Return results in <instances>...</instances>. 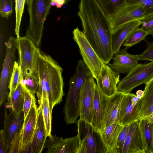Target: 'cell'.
<instances>
[{
	"mask_svg": "<svg viewBox=\"0 0 153 153\" xmlns=\"http://www.w3.org/2000/svg\"><path fill=\"white\" fill-rule=\"evenodd\" d=\"M77 15L87 40L104 64L113 58L112 33L109 18L97 0H80Z\"/></svg>",
	"mask_w": 153,
	"mask_h": 153,
	"instance_id": "6da1fadb",
	"label": "cell"
},
{
	"mask_svg": "<svg viewBox=\"0 0 153 153\" xmlns=\"http://www.w3.org/2000/svg\"><path fill=\"white\" fill-rule=\"evenodd\" d=\"M38 71L39 89L37 96L39 100L42 97L47 99L52 113L54 107L61 102L65 94L63 69L50 56L41 53L38 59Z\"/></svg>",
	"mask_w": 153,
	"mask_h": 153,
	"instance_id": "7a4b0ae2",
	"label": "cell"
},
{
	"mask_svg": "<svg viewBox=\"0 0 153 153\" xmlns=\"http://www.w3.org/2000/svg\"><path fill=\"white\" fill-rule=\"evenodd\" d=\"M51 0H29L27 4L29 25L26 36L38 47L40 45L45 21L52 6Z\"/></svg>",
	"mask_w": 153,
	"mask_h": 153,
	"instance_id": "3957f363",
	"label": "cell"
},
{
	"mask_svg": "<svg viewBox=\"0 0 153 153\" xmlns=\"http://www.w3.org/2000/svg\"><path fill=\"white\" fill-rule=\"evenodd\" d=\"M77 124L80 146L79 153H109L103 142L100 132L91 123L79 119Z\"/></svg>",
	"mask_w": 153,
	"mask_h": 153,
	"instance_id": "277c9868",
	"label": "cell"
},
{
	"mask_svg": "<svg viewBox=\"0 0 153 153\" xmlns=\"http://www.w3.org/2000/svg\"><path fill=\"white\" fill-rule=\"evenodd\" d=\"M17 48L23 78L27 75L38 72V59L41 54L38 47L25 36L17 38Z\"/></svg>",
	"mask_w": 153,
	"mask_h": 153,
	"instance_id": "5b68a950",
	"label": "cell"
},
{
	"mask_svg": "<svg viewBox=\"0 0 153 153\" xmlns=\"http://www.w3.org/2000/svg\"><path fill=\"white\" fill-rule=\"evenodd\" d=\"M85 82V79L80 75L74 76L70 79L63 110L67 125L77 123L80 115L81 90Z\"/></svg>",
	"mask_w": 153,
	"mask_h": 153,
	"instance_id": "8992f818",
	"label": "cell"
},
{
	"mask_svg": "<svg viewBox=\"0 0 153 153\" xmlns=\"http://www.w3.org/2000/svg\"><path fill=\"white\" fill-rule=\"evenodd\" d=\"M73 34V39L78 46L83 62L96 80L105 64L89 43L83 31L76 27L74 30Z\"/></svg>",
	"mask_w": 153,
	"mask_h": 153,
	"instance_id": "52a82bcc",
	"label": "cell"
},
{
	"mask_svg": "<svg viewBox=\"0 0 153 153\" xmlns=\"http://www.w3.org/2000/svg\"><path fill=\"white\" fill-rule=\"evenodd\" d=\"M144 93V91L139 90L136 94L125 93L119 114L118 122L120 124L125 126L140 119Z\"/></svg>",
	"mask_w": 153,
	"mask_h": 153,
	"instance_id": "ba28073f",
	"label": "cell"
},
{
	"mask_svg": "<svg viewBox=\"0 0 153 153\" xmlns=\"http://www.w3.org/2000/svg\"><path fill=\"white\" fill-rule=\"evenodd\" d=\"M153 77V62L140 64L124 77L118 84V91L130 93L134 88L145 84Z\"/></svg>",
	"mask_w": 153,
	"mask_h": 153,
	"instance_id": "9c48e42d",
	"label": "cell"
},
{
	"mask_svg": "<svg viewBox=\"0 0 153 153\" xmlns=\"http://www.w3.org/2000/svg\"><path fill=\"white\" fill-rule=\"evenodd\" d=\"M146 16L145 10L141 6L126 1L109 18L112 34L125 24Z\"/></svg>",
	"mask_w": 153,
	"mask_h": 153,
	"instance_id": "30bf717a",
	"label": "cell"
},
{
	"mask_svg": "<svg viewBox=\"0 0 153 153\" xmlns=\"http://www.w3.org/2000/svg\"><path fill=\"white\" fill-rule=\"evenodd\" d=\"M6 53L0 79V105L5 101L7 94V84L10 71L15 62L17 38L10 37L6 43Z\"/></svg>",
	"mask_w": 153,
	"mask_h": 153,
	"instance_id": "8fae6325",
	"label": "cell"
},
{
	"mask_svg": "<svg viewBox=\"0 0 153 153\" xmlns=\"http://www.w3.org/2000/svg\"><path fill=\"white\" fill-rule=\"evenodd\" d=\"M147 150V145L140 119L130 124L122 153H146Z\"/></svg>",
	"mask_w": 153,
	"mask_h": 153,
	"instance_id": "7c38bea8",
	"label": "cell"
},
{
	"mask_svg": "<svg viewBox=\"0 0 153 153\" xmlns=\"http://www.w3.org/2000/svg\"><path fill=\"white\" fill-rule=\"evenodd\" d=\"M48 137L44 147L47 149L46 153H79L80 146L77 135L65 139L56 134Z\"/></svg>",
	"mask_w": 153,
	"mask_h": 153,
	"instance_id": "4fadbf2b",
	"label": "cell"
},
{
	"mask_svg": "<svg viewBox=\"0 0 153 153\" xmlns=\"http://www.w3.org/2000/svg\"><path fill=\"white\" fill-rule=\"evenodd\" d=\"M91 76L82 86L81 93L79 118L91 123L94 90L97 84Z\"/></svg>",
	"mask_w": 153,
	"mask_h": 153,
	"instance_id": "5bb4252c",
	"label": "cell"
},
{
	"mask_svg": "<svg viewBox=\"0 0 153 153\" xmlns=\"http://www.w3.org/2000/svg\"><path fill=\"white\" fill-rule=\"evenodd\" d=\"M109 97L103 94L97 85L94 94L91 124L100 132L105 127V114Z\"/></svg>",
	"mask_w": 153,
	"mask_h": 153,
	"instance_id": "9a60e30c",
	"label": "cell"
},
{
	"mask_svg": "<svg viewBox=\"0 0 153 153\" xmlns=\"http://www.w3.org/2000/svg\"><path fill=\"white\" fill-rule=\"evenodd\" d=\"M120 75L107 64L102 66L96 80L97 85L105 95L110 97L118 91L117 85L120 82Z\"/></svg>",
	"mask_w": 153,
	"mask_h": 153,
	"instance_id": "2e32d148",
	"label": "cell"
},
{
	"mask_svg": "<svg viewBox=\"0 0 153 153\" xmlns=\"http://www.w3.org/2000/svg\"><path fill=\"white\" fill-rule=\"evenodd\" d=\"M38 108L36 100L24 120L20 153L30 152L37 120Z\"/></svg>",
	"mask_w": 153,
	"mask_h": 153,
	"instance_id": "e0dca14e",
	"label": "cell"
},
{
	"mask_svg": "<svg viewBox=\"0 0 153 153\" xmlns=\"http://www.w3.org/2000/svg\"><path fill=\"white\" fill-rule=\"evenodd\" d=\"M127 49L125 48L120 49L114 55L112 62L108 64L113 70L119 74H128L140 64L137 55L128 53Z\"/></svg>",
	"mask_w": 153,
	"mask_h": 153,
	"instance_id": "ac0fdd59",
	"label": "cell"
},
{
	"mask_svg": "<svg viewBox=\"0 0 153 153\" xmlns=\"http://www.w3.org/2000/svg\"><path fill=\"white\" fill-rule=\"evenodd\" d=\"M25 120L23 111L18 115H16L11 110L9 114L4 108V125L3 129L8 146L12 140L22 127Z\"/></svg>",
	"mask_w": 153,
	"mask_h": 153,
	"instance_id": "d6986e66",
	"label": "cell"
},
{
	"mask_svg": "<svg viewBox=\"0 0 153 153\" xmlns=\"http://www.w3.org/2000/svg\"><path fill=\"white\" fill-rule=\"evenodd\" d=\"M47 137L42 110L39 105L38 108L37 120L30 153H41L44 148V145Z\"/></svg>",
	"mask_w": 153,
	"mask_h": 153,
	"instance_id": "ffe728a7",
	"label": "cell"
},
{
	"mask_svg": "<svg viewBox=\"0 0 153 153\" xmlns=\"http://www.w3.org/2000/svg\"><path fill=\"white\" fill-rule=\"evenodd\" d=\"M141 25L140 20H134L125 24L112 34L111 47L114 55L119 51L130 34Z\"/></svg>",
	"mask_w": 153,
	"mask_h": 153,
	"instance_id": "44dd1931",
	"label": "cell"
},
{
	"mask_svg": "<svg viewBox=\"0 0 153 153\" xmlns=\"http://www.w3.org/2000/svg\"><path fill=\"white\" fill-rule=\"evenodd\" d=\"M124 127L118 122H115L105 127L100 132L103 142L109 153H116L118 137Z\"/></svg>",
	"mask_w": 153,
	"mask_h": 153,
	"instance_id": "7402d4cb",
	"label": "cell"
},
{
	"mask_svg": "<svg viewBox=\"0 0 153 153\" xmlns=\"http://www.w3.org/2000/svg\"><path fill=\"white\" fill-rule=\"evenodd\" d=\"M125 93L118 91L109 97L105 114V127L118 122L120 111Z\"/></svg>",
	"mask_w": 153,
	"mask_h": 153,
	"instance_id": "603a6c76",
	"label": "cell"
},
{
	"mask_svg": "<svg viewBox=\"0 0 153 153\" xmlns=\"http://www.w3.org/2000/svg\"><path fill=\"white\" fill-rule=\"evenodd\" d=\"M6 106L10 108L16 116L23 111L24 100V89L20 83L17 88L9 93Z\"/></svg>",
	"mask_w": 153,
	"mask_h": 153,
	"instance_id": "cb8c5ba5",
	"label": "cell"
},
{
	"mask_svg": "<svg viewBox=\"0 0 153 153\" xmlns=\"http://www.w3.org/2000/svg\"><path fill=\"white\" fill-rule=\"evenodd\" d=\"M20 83L31 93L37 94L39 89V79L38 72L27 75L23 78L21 75Z\"/></svg>",
	"mask_w": 153,
	"mask_h": 153,
	"instance_id": "d4e9b609",
	"label": "cell"
},
{
	"mask_svg": "<svg viewBox=\"0 0 153 153\" xmlns=\"http://www.w3.org/2000/svg\"><path fill=\"white\" fill-rule=\"evenodd\" d=\"M109 18L126 1V0H97Z\"/></svg>",
	"mask_w": 153,
	"mask_h": 153,
	"instance_id": "484cf974",
	"label": "cell"
},
{
	"mask_svg": "<svg viewBox=\"0 0 153 153\" xmlns=\"http://www.w3.org/2000/svg\"><path fill=\"white\" fill-rule=\"evenodd\" d=\"M44 120L48 137L51 135L52 113L50 109L49 102L46 98L42 97L38 100Z\"/></svg>",
	"mask_w": 153,
	"mask_h": 153,
	"instance_id": "4316f807",
	"label": "cell"
},
{
	"mask_svg": "<svg viewBox=\"0 0 153 153\" xmlns=\"http://www.w3.org/2000/svg\"><path fill=\"white\" fill-rule=\"evenodd\" d=\"M140 119L147 145L146 153H153V123L146 119Z\"/></svg>",
	"mask_w": 153,
	"mask_h": 153,
	"instance_id": "83f0119b",
	"label": "cell"
},
{
	"mask_svg": "<svg viewBox=\"0 0 153 153\" xmlns=\"http://www.w3.org/2000/svg\"><path fill=\"white\" fill-rule=\"evenodd\" d=\"M148 35L146 31L139 27L130 34L123 45L128 48L143 40Z\"/></svg>",
	"mask_w": 153,
	"mask_h": 153,
	"instance_id": "f1b7e54d",
	"label": "cell"
},
{
	"mask_svg": "<svg viewBox=\"0 0 153 153\" xmlns=\"http://www.w3.org/2000/svg\"><path fill=\"white\" fill-rule=\"evenodd\" d=\"M145 84L144 93L142 98V115L153 104V77Z\"/></svg>",
	"mask_w": 153,
	"mask_h": 153,
	"instance_id": "f546056e",
	"label": "cell"
},
{
	"mask_svg": "<svg viewBox=\"0 0 153 153\" xmlns=\"http://www.w3.org/2000/svg\"><path fill=\"white\" fill-rule=\"evenodd\" d=\"M22 75L20 67L18 63L15 61L12 70L8 88L10 91L9 93L14 90L20 83Z\"/></svg>",
	"mask_w": 153,
	"mask_h": 153,
	"instance_id": "4dcf8cb0",
	"label": "cell"
},
{
	"mask_svg": "<svg viewBox=\"0 0 153 153\" xmlns=\"http://www.w3.org/2000/svg\"><path fill=\"white\" fill-rule=\"evenodd\" d=\"M15 1L16 16L15 32L17 38H18L20 37V27L26 0H15Z\"/></svg>",
	"mask_w": 153,
	"mask_h": 153,
	"instance_id": "1f68e13d",
	"label": "cell"
},
{
	"mask_svg": "<svg viewBox=\"0 0 153 153\" xmlns=\"http://www.w3.org/2000/svg\"><path fill=\"white\" fill-rule=\"evenodd\" d=\"M23 87L24 89V100L23 111L25 119L30 110L33 102L36 100V99L35 97V94L32 93L25 87Z\"/></svg>",
	"mask_w": 153,
	"mask_h": 153,
	"instance_id": "d6a6232c",
	"label": "cell"
},
{
	"mask_svg": "<svg viewBox=\"0 0 153 153\" xmlns=\"http://www.w3.org/2000/svg\"><path fill=\"white\" fill-rule=\"evenodd\" d=\"M13 0H0V15L1 17L8 18L13 11Z\"/></svg>",
	"mask_w": 153,
	"mask_h": 153,
	"instance_id": "836d02e7",
	"label": "cell"
},
{
	"mask_svg": "<svg viewBox=\"0 0 153 153\" xmlns=\"http://www.w3.org/2000/svg\"><path fill=\"white\" fill-rule=\"evenodd\" d=\"M22 132V128L11 142L8 153H20Z\"/></svg>",
	"mask_w": 153,
	"mask_h": 153,
	"instance_id": "e575fe53",
	"label": "cell"
},
{
	"mask_svg": "<svg viewBox=\"0 0 153 153\" xmlns=\"http://www.w3.org/2000/svg\"><path fill=\"white\" fill-rule=\"evenodd\" d=\"M126 2L141 6L145 10L147 16L153 14V0H126Z\"/></svg>",
	"mask_w": 153,
	"mask_h": 153,
	"instance_id": "d590c367",
	"label": "cell"
},
{
	"mask_svg": "<svg viewBox=\"0 0 153 153\" xmlns=\"http://www.w3.org/2000/svg\"><path fill=\"white\" fill-rule=\"evenodd\" d=\"M146 50L137 55L139 61L147 60L153 62V41L148 42Z\"/></svg>",
	"mask_w": 153,
	"mask_h": 153,
	"instance_id": "8d00e7d4",
	"label": "cell"
},
{
	"mask_svg": "<svg viewBox=\"0 0 153 153\" xmlns=\"http://www.w3.org/2000/svg\"><path fill=\"white\" fill-rule=\"evenodd\" d=\"M141 28L146 31L148 35L153 36V14L146 16L140 20Z\"/></svg>",
	"mask_w": 153,
	"mask_h": 153,
	"instance_id": "74e56055",
	"label": "cell"
},
{
	"mask_svg": "<svg viewBox=\"0 0 153 153\" xmlns=\"http://www.w3.org/2000/svg\"><path fill=\"white\" fill-rule=\"evenodd\" d=\"M130 125L124 126L119 135L117 142L116 153H122L124 142L129 129Z\"/></svg>",
	"mask_w": 153,
	"mask_h": 153,
	"instance_id": "f35d334b",
	"label": "cell"
},
{
	"mask_svg": "<svg viewBox=\"0 0 153 153\" xmlns=\"http://www.w3.org/2000/svg\"><path fill=\"white\" fill-rule=\"evenodd\" d=\"M9 148L3 129L0 131V153H8Z\"/></svg>",
	"mask_w": 153,
	"mask_h": 153,
	"instance_id": "ab89813d",
	"label": "cell"
},
{
	"mask_svg": "<svg viewBox=\"0 0 153 153\" xmlns=\"http://www.w3.org/2000/svg\"><path fill=\"white\" fill-rule=\"evenodd\" d=\"M66 0H51V5L56 6L57 8H60L65 4Z\"/></svg>",
	"mask_w": 153,
	"mask_h": 153,
	"instance_id": "60d3db41",
	"label": "cell"
},
{
	"mask_svg": "<svg viewBox=\"0 0 153 153\" xmlns=\"http://www.w3.org/2000/svg\"><path fill=\"white\" fill-rule=\"evenodd\" d=\"M29 0H26L25 4H28L29 2Z\"/></svg>",
	"mask_w": 153,
	"mask_h": 153,
	"instance_id": "b9f144b4",
	"label": "cell"
},
{
	"mask_svg": "<svg viewBox=\"0 0 153 153\" xmlns=\"http://www.w3.org/2000/svg\"><path fill=\"white\" fill-rule=\"evenodd\" d=\"M66 0L67 1H70L71 0Z\"/></svg>",
	"mask_w": 153,
	"mask_h": 153,
	"instance_id": "7bdbcfd3",
	"label": "cell"
}]
</instances>
